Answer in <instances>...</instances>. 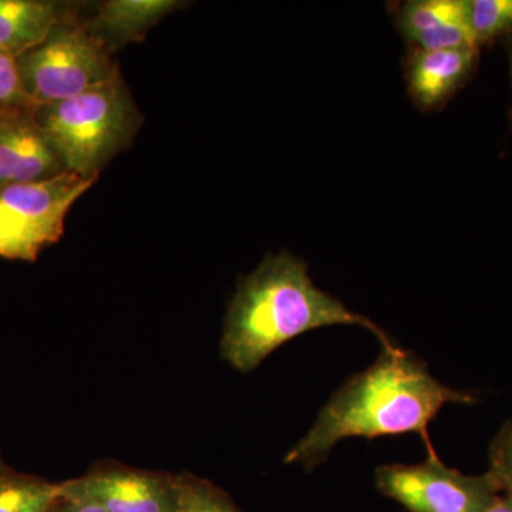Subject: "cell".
I'll use <instances>...</instances> for the list:
<instances>
[{
  "instance_id": "cell-15",
  "label": "cell",
  "mask_w": 512,
  "mask_h": 512,
  "mask_svg": "<svg viewBox=\"0 0 512 512\" xmlns=\"http://www.w3.org/2000/svg\"><path fill=\"white\" fill-rule=\"evenodd\" d=\"M175 512H242L224 490L211 481L178 474V501Z\"/></svg>"
},
{
  "instance_id": "cell-23",
  "label": "cell",
  "mask_w": 512,
  "mask_h": 512,
  "mask_svg": "<svg viewBox=\"0 0 512 512\" xmlns=\"http://www.w3.org/2000/svg\"><path fill=\"white\" fill-rule=\"evenodd\" d=\"M5 466H6V464L3 463L2 453H0V470H2V468Z\"/></svg>"
},
{
  "instance_id": "cell-14",
  "label": "cell",
  "mask_w": 512,
  "mask_h": 512,
  "mask_svg": "<svg viewBox=\"0 0 512 512\" xmlns=\"http://www.w3.org/2000/svg\"><path fill=\"white\" fill-rule=\"evenodd\" d=\"M468 20L477 46L512 37V0H467Z\"/></svg>"
},
{
  "instance_id": "cell-22",
  "label": "cell",
  "mask_w": 512,
  "mask_h": 512,
  "mask_svg": "<svg viewBox=\"0 0 512 512\" xmlns=\"http://www.w3.org/2000/svg\"><path fill=\"white\" fill-rule=\"evenodd\" d=\"M9 107H0V124H2L3 117H5L6 111Z\"/></svg>"
},
{
  "instance_id": "cell-19",
  "label": "cell",
  "mask_w": 512,
  "mask_h": 512,
  "mask_svg": "<svg viewBox=\"0 0 512 512\" xmlns=\"http://www.w3.org/2000/svg\"><path fill=\"white\" fill-rule=\"evenodd\" d=\"M47 512H106L99 505L82 500V498L70 497L60 491L55 503L50 505Z\"/></svg>"
},
{
  "instance_id": "cell-11",
  "label": "cell",
  "mask_w": 512,
  "mask_h": 512,
  "mask_svg": "<svg viewBox=\"0 0 512 512\" xmlns=\"http://www.w3.org/2000/svg\"><path fill=\"white\" fill-rule=\"evenodd\" d=\"M180 5L175 0H110L100 6L84 28L111 53L117 47L144 39L148 30Z\"/></svg>"
},
{
  "instance_id": "cell-20",
  "label": "cell",
  "mask_w": 512,
  "mask_h": 512,
  "mask_svg": "<svg viewBox=\"0 0 512 512\" xmlns=\"http://www.w3.org/2000/svg\"><path fill=\"white\" fill-rule=\"evenodd\" d=\"M483 512H512V495L501 493Z\"/></svg>"
},
{
  "instance_id": "cell-10",
  "label": "cell",
  "mask_w": 512,
  "mask_h": 512,
  "mask_svg": "<svg viewBox=\"0 0 512 512\" xmlns=\"http://www.w3.org/2000/svg\"><path fill=\"white\" fill-rule=\"evenodd\" d=\"M393 19L409 50L478 47L467 0H410L397 6Z\"/></svg>"
},
{
  "instance_id": "cell-4",
  "label": "cell",
  "mask_w": 512,
  "mask_h": 512,
  "mask_svg": "<svg viewBox=\"0 0 512 512\" xmlns=\"http://www.w3.org/2000/svg\"><path fill=\"white\" fill-rule=\"evenodd\" d=\"M18 62L23 90L33 107L80 96L119 74L109 49L67 18Z\"/></svg>"
},
{
  "instance_id": "cell-16",
  "label": "cell",
  "mask_w": 512,
  "mask_h": 512,
  "mask_svg": "<svg viewBox=\"0 0 512 512\" xmlns=\"http://www.w3.org/2000/svg\"><path fill=\"white\" fill-rule=\"evenodd\" d=\"M46 245L28 222L0 205V256L33 259Z\"/></svg>"
},
{
  "instance_id": "cell-1",
  "label": "cell",
  "mask_w": 512,
  "mask_h": 512,
  "mask_svg": "<svg viewBox=\"0 0 512 512\" xmlns=\"http://www.w3.org/2000/svg\"><path fill=\"white\" fill-rule=\"evenodd\" d=\"M450 403L470 406L477 397L439 382L413 353L397 346L383 348L372 366L332 394L311 430L289 450L285 463L312 471L339 441L406 433L419 434L429 454H434L429 426Z\"/></svg>"
},
{
  "instance_id": "cell-18",
  "label": "cell",
  "mask_w": 512,
  "mask_h": 512,
  "mask_svg": "<svg viewBox=\"0 0 512 512\" xmlns=\"http://www.w3.org/2000/svg\"><path fill=\"white\" fill-rule=\"evenodd\" d=\"M18 59L0 52V107H33L23 90Z\"/></svg>"
},
{
  "instance_id": "cell-5",
  "label": "cell",
  "mask_w": 512,
  "mask_h": 512,
  "mask_svg": "<svg viewBox=\"0 0 512 512\" xmlns=\"http://www.w3.org/2000/svg\"><path fill=\"white\" fill-rule=\"evenodd\" d=\"M376 488L409 512H483L503 490L490 471L473 476L447 467L436 453L414 466L377 467Z\"/></svg>"
},
{
  "instance_id": "cell-17",
  "label": "cell",
  "mask_w": 512,
  "mask_h": 512,
  "mask_svg": "<svg viewBox=\"0 0 512 512\" xmlns=\"http://www.w3.org/2000/svg\"><path fill=\"white\" fill-rule=\"evenodd\" d=\"M490 471L503 493L512 495V419L498 430L490 444Z\"/></svg>"
},
{
  "instance_id": "cell-3",
  "label": "cell",
  "mask_w": 512,
  "mask_h": 512,
  "mask_svg": "<svg viewBox=\"0 0 512 512\" xmlns=\"http://www.w3.org/2000/svg\"><path fill=\"white\" fill-rule=\"evenodd\" d=\"M33 114L64 168L86 178L99 177L143 123L120 73L80 96L33 107Z\"/></svg>"
},
{
  "instance_id": "cell-9",
  "label": "cell",
  "mask_w": 512,
  "mask_h": 512,
  "mask_svg": "<svg viewBox=\"0 0 512 512\" xmlns=\"http://www.w3.org/2000/svg\"><path fill=\"white\" fill-rule=\"evenodd\" d=\"M97 178L64 171L36 183L9 185L0 190V205L35 229L45 244L62 234L64 215Z\"/></svg>"
},
{
  "instance_id": "cell-7",
  "label": "cell",
  "mask_w": 512,
  "mask_h": 512,
  "mask_svg": "<svg viewBox=\"0 0 512 512\" xmlns=\"http://www.w3.org/2000/svg\"><path fill=\"white\" fill-rule=\"evenodd\" d=\"M67 171L43 134L33 107H9L0 124V190Z\"/></svg>"
},
{
  "instance_id": "cell-8",
  "label": "cell",
  "mask_w": 512,
  "mask_h": 512,
  "mask_svg": "<svg viewBox=\"0 0 512 512\" xmlns=\"http://www.w3.org/2000/svg\"><path fill=\"white\" fill-rule=\"evenodd\" d=\"M480 50L478 47L409 50L403 69L414 106L426 113L444 109L476 73Z\"/></svg>"
},
{
  "instance_id": "cell-12",
  "label": "cell",
  "mask_w": 512,
  "mask_h": 512,
  "mask_svg": "<svg viewBox=\"0 0 512 512\" xmlns=\"http://www.w3.org/2000/svg\"><path fill=\"white\" fill-rule=\"evenodd\" d=\"M63 19L55 3L0 0V52L25 55L42 45Z\"/></svg>"
},
{
  "instance_id": "cell-13",
  "label": "cell",
  "mask_w": 512,
  "mask_h": 512,
  "mask_svg": "<svg viewBox=\"0 0 512 512\" xmlns=\"http://www.w3.org/2000/svg\"><path fill=\"white\" fill-rule=\"evenodd\" d=\"M60 495V483L19 473L5 466L0 470V512H47Z\"/></svg>"
},
{
  "instance_id": "cell-6",
  "label": "cell",
  "mask_w": 512,
  "mask_h": 512,
  "mask_svg": "<svg viewBox=\"0 0 512 512\" xmlns=\"http://www.w3.org/2000/svg\"><path fill=\"white\" fill-rule=\"evenodd\" d=\"M60 491L99 505L106 512H175L178 474L106 464L63 481Z\"/></svg>"
},
{
  "instance_id": "cell-21",
  "label": "cell",
  "mask_w": 512,
  "mask_h": 512,
  "mask_svg": "<svg viewBox=\"0 0 512 512\" xmlns=\"http://www.w3.org/2000/svg\"><path fill=\"white\" fill-rule=\"evenodd\" d=\"M508 55H510V66H511V79H512V37L507 39ZM511 121H512V110H511Z\"/></svg>"
},
{
  "instance_id": "cell-2",
  "label": "cell",
  "mask_w": 512,
  "mask_h": 512,
  "mask_svg": "<svg viewBox=\"0 0 512 512\" xmlns=\"http://www.w3.org/2000/svg\"><path fill=\"white\" fill-rule=\"evenodd\" d=\"M336 325L365 328L383 348L396 346L373 320L313 284L302 259L282 251L239 279L225 315L221 356L238 372L249 373L289 340Z\"/></svg>"
}]
</instances>
